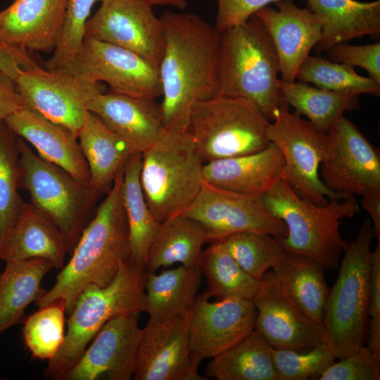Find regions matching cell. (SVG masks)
Masks as SVG:
<instances>
[{
	"label": "cell",
	"mask_w": 380,
	"mask_h": 380,
	"mask_svg": "<svg viewBox=\"0 0 380 380\" xmlns=\"http://www.w3.org/2000/svg\"><path fill=\"white\" fill-rule=\"evenodd\" d=\"M15 82L25 107L67 127L77 137L89 113V101L101 92L99 83L63 68L23 70Z\"/></svg>",
	"instance_id": "cell-12"
},
{
	"label": "cell",
	"mask_w": 380,
	"mask_h": 380,
	"mask_svg": "<svg viewBox=\"0 0 380 380\" xmlns=\"http://www.w3.org/2000/svg\"><path fill=\"white\" fill-rule=\"evenodd\" d=\"M265 6L256 15L270 35L277 52L281 80L296 81L297 72L321 39L322 23L308 8H300L292 0Z\"/></svg>",
	"instance_id": "cell-20"
},
{
	"label": "cell",
	"mask_w": 380,
	"mask_h": 380,
	"mask_svg": "<svg viewBox=\"0 0 380 380\" xmlns=\"http://www.w3.org/2000/svg\"><path fill=\"white\" fill-rule=\"evenodd\" d=\"M367 347L380 359V240L371 253Z\"/></svg>",
	"instance_id": "cell-44"
},
{
	"label": "cell",
	"mask_w": 380,
	"mask_h": 380,
	"mask_svg": "<svg viewBox=\"0 0 380 380\" xmlns=\"http://www.w3.org/2000/svg\"><path fill=\"white\" fill-rule=\"evenodd\" d=\"M208 243L199 265L208 284L205 293L217 300L237 298L253 300L260 289V281L241 267L221 241Z\"/></svg>",
	"instance_id": "cell-35"
},
{
	"label": "cell",
	"mask_w": 380,
	"mask_h": 380,
	"mask_svg": "<svg viewBox=\"0 0 380 380\" xmlns=\"http://www.w3.org/2000/svg\"><path fill=\"white\" fill-rule=\"evenodd\" d=\"M4 121L18 137L35 148L39 157L76 179L91 184L88 165L77 137L69 129L26 107Z\"/></svg>",
	"instance_id": "cell-23"
},
{
	"label": "cell",
	"mask_w": 380,
	"mask_h": 380,
	"mask_svg": "<svg viewBox=\"0 0 380 380\" xmlns=\"http://www.w3.org/2000/svg\"><path fill=\"white\" fill-rule=\"evenodd\" d=\"M62 68L90 82H104L115 92L152 99L162 95L157 67L133 51L89 37Z\"/></svg>",
	"instance_id": "cell-13"
},
{
	"label": "cell",
	"mask_w": 380,
	"mask_h": 380,
	"mask_svg": "<svg viewBox=\"0 0 380 380\" xmlns=\"http://www.w3.org/2000/svg\"><path fill=\"white\" fill-rule=\"evenodd\" d=\"M273 348L255 329L212 358L207 376L217 380H278Z\"/></svg>",
	"instance_id": "cell-33"
},
{
	"label": "cell",
	"mask_w": 380,
	"mask_h": 380,
	"mask_svg": "<svg viewBox=\"0 0 380 380\" xmlns=\"http://www.w3.org/2000/svg\"><path fill=\"white\" fill-rule=\"evenodd\" d=\"M86 36L133 51L159 69L165 46L163 25L143 0H104L89 18Z\"/></svg>",
	"instance_id": "cell-16"
},
{
	"label": "cell",
	"mask_w": 380,
	"mask_h": 380,
	"mask_svg": "<svg viewBox=\"0 0 380 380\" xmlns=\"http://www.w3.org/2000/svg\"><path fill=\"white\" fill-rule=\"evenodd\" d=\"M253 301L257 312L254 329L273 348L305 351L326 343L322 325L296 305L272 270L262 277Z\"/></svg>",
	"instance_id": "cell-17"
},
{
	"label": "cell",
	"mask_w": 380,
	"mask_h": 380,
	"mask_svg": "<svg viewBox=\"0 0 380 380\" xmlns=\"http://www.w3.org/2000/svg\"><path fill=\"white\" fill-rule=\"evenodd\" d=\"M104 0H68L61 34L52 56L44 64L46 69L62 68L80 51L86 36V25L91 8Z\"/></svg>",
	"instance_id": "cell-40"
},
{
	"label": "cell",
	"mask_w": 380,
	"mask_h": 380,
	"mask_svg": "<svg viewBox=\"0 0 380 380\" xmlns=\"http://www.w3.org/2000/svg\"><path fill=\"white\" fill-rule=\"evenodd\" d=\"M77 139L88 165L91 184L100 193L112 185L130 157L137 151L129 141L90 112Z\"/></svg>",
	"instance_id": "cell-27"
},
{
	"label": "cell",
	"mask_w": 380,
	"mask_h": 380,
	"mask_svg": "<svg viewBox=\"0 0 380 380\" xmlns=\"http://www.w3.org/2000/svg\"><path fill=\"white\" fill-rule=\"evenodd\" d=\"M141 153L136 151L123 170L122 201L128 227L129 258L146 267L150 248L160 222L151 211L140 182Z\"/></svg>",
	"instance_id": "cell-32"
},
{
	"label": "cell",
	"mask_w": 380,
	"mask_h": 380,
	"mask_svg": "<svg viewBox=\"0 0 380 380\" xmlns=\"http://www.w3.org/2000/svg\"><path fill=\"white\" fill-rule=\"evenodd\" d=\"M18 137L4 120L0 121V241L15 222L23 201L18 189Z\"/></svg>",
	"instance_id": "cell-38"
},
{
	"label": "cell",
	"mask_w": 380,
	"mask_h": 380,
	"mask_svg": "<svg viewBox=\"0 0 380 380\" xmlns=\"http://www.w3.org/2000/svg\"><path fill=\"white\" fill-rule=\"evenodd\" d=\"M209 299L205 292L196 296L189 327L191 350L203 358L214 357L254 330L257 314L253 300Z\"/></svg>",
	"instance_id": "cell-19"
},
{
	"label": "cell",
	"mask_w": 380,
	"mask_h": 380,
	"mask_svg": "<svg viewBox=\"0 0 380 380\" xmlns=\"http://www.w3.org/2000/svg\"><path fill=\"white\" fill-rule=\"evenodd\" d=\"M328 59L365 69L369 77L380 83V43L351 45L339 43L326 51Z\"/></svg>",
	"instance_id": "cell-43"
},
{
	"label": "cell",
	"mask_w": 380,
	"mask_h": 380,
	"mask_svg": "<svg viewBox=\"0 0 380 380\" xmlns=\"http://www.w3.org/2000/svg\"><path fill=\"white\" fill-rule=\"evenodd\" d=\"M0 361H1V357H0Z\"/></svg>",
	"instance_id": "cell-50"
},
{
	"label": "cell",
	"mask_w": 380,
	"mask_h": 380,
	"mask_svg": "<svg viewBox=\"0 0 380 380\" xmlns=\"http://www.w3.org/2000/svg\"><path fill=\"white\" fill-rule=\"evenodd\" d=\"M270 121L251 100L216 96L193 107L187 132L203 163L266 148Z\"/></svg>",
	"instance_id": "cell-8"
},
{
	"label": "cell",
	"mask_w": 380,
	"mask_h": 380,
	"mask_svg": "<svg viewBox=\"0 0 380 380\" xmlns=\"http://www.w3.org/2000/svg\"><path fill=\"white\" fill-rule=\"evenodd\" d=\"M206 243L205 231L196 220L182 213L171 215L160 222L148 252L146 271L156 272L177 262L199 267Z\"/></svg>",
	"instance_id": "cell-29"
},
{
	"label": "cell",
	"mask_w": 380,
	"mask_h": 380,
	"mask_svg": "<svg viewBox=\"0 0 380 380\" xmlns=\"http://www.w3.org/2000/svg\"><path fill=\"white\" fill-rule=\"evenodd\" d=\"M67 3L68 0H13L0 11V37L22 51L53 53Z\"/></svg>",
	"instance_id": "cell-21"
},
{
	"label": "cell",
	"mask_w": 380,
	"mask_h": 380,
	"mask_svg": "<svg viewBox=\"0 0 380 380\" xmlns=\"http://www.w3.org/2000/svg\"><path fill=\"white\" fill-rule=\"evenodd\" d=\"M296 80L336 91L379 96L380 83L357 74L353 67L309 55L301 64Z\"/></svg>",
	"instance_id": "cell-36"
},
{
	"label": "cell",
	"mask_w": 380,
	"mask_h": 380,
	"mask_svg": "<svg viewBox=\"0 0 380 380\" xmlns=\"http://www.w3.org/2000/svg\"><path fill=\"white\" fill-rule=\"evenodd\" d=\"M319 176L331 191L347 196L380 193V152L350 120L341 117L327 132Z\"/></svg>",
	"instance_id": "cell-11"
},
{
	"label": "cell",
	"mask_w": 380,
	"mask_h": 380,
	"mask_svg": "<svg viewBox=\"0 0 380 380\" xmlns=\"http://www.w3.org/2000/svg\"><path fill=\"white\" fill-rule=\"evenodd\" d=\"M6 263L0 272V334L17 324L27 306L45 293L41 284L53 267L44 258Z\"/></svg>",
	"instance_id": "cell-31"
},
{
	"label": "cell",
	"mask_w": 380,
	"mask_h": 380,
	"mask_svg": "<svg viewBox=\"0 0 380 380\" xmlns=\"http://www.w3.org/2000/svg\"><path fill=\"white\" fill-rule=\"evenodd\" d=\"M24 107L15 80L0 70V121Z\"/></svg>",
	"instance_id": "cell-47"
},
{
	"label": "cell",
	"mask_w": 380,
	"mask_h": 380,
	"mask_svg": "<svg viewBox=\"0 0 380 380\" xmlns=\"http://www.w3.org/2000/svg\"><path fill=\"white\" fill-rule=\"evenodd\" d=\"M284 158L270 142L264 149L203 165L204 180L216 186L245 194L262 195L282 177Z\"/></svg>",
	"instance_id": "cell-25"
},
{
	"label": "cell",
	"mask_w": 380,
	"mask_h": 380,
	"mask_svg": "<svg viewBox=\"0 0 380 380\" xmlns=\"http://www.w3.org/2000/svg\"><path fill=\"white\" fill-rule=\"evenodd\" d=\"M123 170L116 176L82 231L55 284L34 302L37 308L61 300L68 315L87 286L109 285L129 258L128 227L122 201Z\"/></svg>",
	"instance_id": "cell-2"
},
{
	"label": "cell",
	"mask_w": 380,
	"mask_h": 380,
	"mask_svg": "<svg viewBox=\"0 0 380 380\" xmlns=\"http://www.w3.org/2000/svg\"><path fill=\"white\" fill-rule=\"evenodd\" d=\"M155 99L101 91L89 101L88 110L141 153L165 130L160 106Z\"/></svg>",
	"instance_id": "cell-22"
},
{
	"label": "cell",
	"mask_w": 380,
	"mask_h": 380,
	"mask_svg": "<svg viewBox=\"0 0 380 380\" xmlns=\"http://www.w3.org/2000/svg\"><path fill=\"white\" fill-rule=\"evenodd\" d=\"M289 106L284 101L274 110L267 129L269 141L282 154L283 178L300 197L317 205L350 197L331 191L320 178L319 167L328 146L327 133L291 112Z\"/></svg>",
	"instance_id": "cell-10"
},
{
	"label": "cell",
	"mask_w": 380,
	"mask_h": 380,
	"mask_svg": "<svg viewBox=\"0 0 380 380\" xmlns=\"http://www.w3.org/2000/svg\"><path fill=\"white\" fill-rule=\"evenodd\" d=\"M139 314H122L108 321L63 380L133 379L141 332Z\"/></svg>",
	"instance_id": "cell-18"
},
{
	"label": "cell",
	"mask_w": 380,
	"mask_h": 380,
	"mask_svg": "<svg viewBox=\"0 0 380 380\" xmlns=\"http://www.w3.org/2000/svg\"><path fill=\"white\" fill-rule=\"evenodd\" d=\"M272 270L296 305L322 324L329 290L323 267L308 256L284 250Z\"/></svg>",
	"instance_id": "cell-28"
},
{
	"label": "cell",
	"mask_w": 380,
	"mask_h": 380,
	"mask_svg": "<svg viewBox=\"0 0 380 380\" xmlns=\"http://www.w3.org/2000/svg\"><path fill=\"white\" fill-rule=\"evenodd\" d=\"M203 165L187 131L165 129L141 152V186L158 222L183 213L192 203L204 182Z\"/></svg>",
	"instance_id": "cell-7"
},
{
	"label": "cell",
	"mask_w": 380,
	"mask_h": 380,
	"mask_svg": "<svg viewBox=\"0 0 380 380\" xmlns=\"http://www.w3.org/2000/svg\"><path fill=\"white\" fill-rule=\"evenodd\" d=\"M151 6H168L180 10H184L188 5V0H143Z\"/></svg>",
	"instance_id": "cell-49"
},
{
	"label": "cell",
	"mask_w": 380,
	"mask_h": 380,
	"mask_svg": "<svg viewBox=\"0 0 380 380\" xmlns=\"http://www.w3.org/2000/svg\"><path fill=\"white\" fill-rule=\"evenodd\" d=\"M200 267H179L160 274L147 272L144 309L149 319L163 320L191 310L202 279Z\"/></svg>",
	"instance_id": "cell-30"
},
{
	"label": "cell",
	"mask_w": 380,
	"mask_h": 380,
	"mask_svg": "<svg viewBox=\"0 0 380 380\" xmlns=\"http://www.w3.org/2000/svg\"><path fill=\"white\" fill-rule=\"evenodd\" d=\"M272 357L278 380L319 379L336 359L327 343L305 351L273 348Z\"/></svg>",
	"instance_id": "cell-41"
},
{
	"label": "cell",
	"mask_w": 380,
	"mask_h": 380,
	"mask_svg": "<svg viewBox=\"0 0 380 380\" xmlns=\"http://www.w3.org/2000/svg\"><path fill=\"white\" fill-rule=\"evenodd\" d=\"M331 365L319 380H379L380 359L367 346H362L353 353Z\"/></svg>",
	"instance_id": "cell-42"
},
{
	"label": "cell",
	"mask_w": 380,
	"mask_h": 380,
	"mask_svg": "<svg viewBox=\"0 0 380 380\" xmlns=\"http://www.w3.org/2000/svg\"><path fill=\"white\" fill-rule=\"evenodd\" d=\"M70 244L58 227L30 203L20 210L0 241V260L6 262L44 258L61 269Z\"/></svg>",
	"instance_id": "cell-24"
},
{
	"label": "cell",
	"mask_w": 380,
	"mask_h": 380,
	"mask_svg": "<svg viewBox=\"0 0 380 380\" xmlns=\"http://www.w3.org/2000/svg\"><path fill=\"white\" fill-rule=\"evenodd\" d=\"M362 206L370 217L374 235L380 240V193L363 196Z\"/></svg>",
	"instance_id": "cell-48"
},
{
	"label": "cell",
	"mask_w": 380,
	"mask_h": 380,
	"mask_svg": "<svg viewBox=\"0 0 380 380\" xmlns=\"http://www.w3.org/2000/svg\"><path fill=\"white\" fill-rule=\"evenodd\" d=\"M373 236L372 221L366 217L355 240L346 243L337 279L329 290L322 325L326 343L336 358L363 346L369 317Z\"/></svg>",
	"instance_id": "cell-6"
},
{
	"label": "cell",
	"mask_w": 380,
	"mask_h": 380,
	"mask_svg": "<svg viewBox=\"0 0 380 380\" xmlns=\"http://www.w3.org/2000/svg\"><path fill=\"white\" fill-rule=\"evenodd\" d=\"M39 66L30 52L13 48L0 37V70L15 80L23 70Z\"/></svg>",
	"instance_id": "cell-46"
},
{
	"label": "cell",
	"mask_w": 380,
	"mask_h": 380,
	"mask_svg": "<svg viewBox=\"0 0 380 380\" xmlns=\"http://www.w3.org/2000/svg\"><path fill=\"white\" fill-rule=\"evenodd\" d=\"M192 308L181 315L149 319L141 328L135 380H204L198 369L203 359L189 344Z\"/></svg>",
	"instance_id": "cell-15"
},
{
	"label": "cell",
	"mask_w": 380,
	"mask_h": 380,
	"mask_svg": "<svg viewBox=\"0 0 380 380\" xmlns=\"http://www.w3.org/2000/svg\"><path fill=\"white\" fill-rule=\"evenodd\" d=\"M283 0H217L214 27L220 34L248 20L261 8Z\"/></svg>",
	"instance_id": "cell-45"
},
{
	"label": "cell",
	"mask_w": 380,
	"mask_h": 380,
	"mask_svg": "<svg viewBox=\"0 0 380 380\" xmlns=\"http://www.w3.org/2000/svg\"><path fill=\"white\" fill-rule=\"evenodd\" d=\"M262 197L267 210L286 227V235L277 238L284 250L308 256L324 270L338 268L346 243L340 233L341 220L360 210L354 196L317 205L300 197L281 177Z\"/></svg>",
	"instance_id": "cell-4"
},
{
	"label": "cell",
	"mask_w": 380,
	"mask_h": 380,
	"mask_svg": "<svg viewBox=\"0 0 380 380\" xmlns=\"http://www.w3.org/2000/svg\"><path fill=\"white\" fill-rule=\"evenodd\" d=\"M278 86L284 101L299 115H305L319 130L327 133L346 111L359 108L358 94L322 89L308 83L286 82Z\"/></svg>",
	"instance_id": "cell-34"
},
{
	"label": "cell",
	"mask_w": 380,
	"mask_h": 380,
	"mask_svg": "<svg viewBox=\"0 0 380 380\" xmlns=\"http://www.w3.org/2000/svg\"><path fill=\"white\" fill-rule=\"evenodd\" d=\"M241 267L260 281L284 251L277 238L258 231H245L220 239Z\"/></svg>",
	"instance_id": "cell-39"
},
{
	"label": "cell",
	"mask_w": 380,
	"mask_h": 380,
	"mask_svg": "<svg viewBox=\"0 0 380 380\" xmlns=\"http://www.w3.org/2000/svg\"><path fill=\"white\" fill-rule=\"evenodd\" d=\"M165 46L159 65L165 129L187 131L194 106L217 96L221 34L191 12L165 11L160 17Z\"/></svg>",
	"instance_id": "cell-1"
},
{
	"label": "cell",
	"mask_w": 380,
	"mask_h": 380,
	"mask_svg": "<svg viewBox=\"0 0 380 380\" xmlns=\"http://www.w3.org/2000/svg\"><path fill=\"white\" fill-rule=\"evenodd\" d=\"M65 305L57 300L28 316L22 328L24 344L31 355L51 360L61 348L65 336Z\"/></svg>",
	"instance_id": "cell-37"
},
{
	"label": "cell",
	"mask_w": 380,
	"mask_h": 380,
	"mask_svg": "<svg viewBox=\"0 0 380 380\" xmlns=\"http://www.w3.org/2000/svg\"><path fill=\"white\" fill-rule=\"evenodd\" d=\"M182 213L203 227L208 243L245 231L265 232L277 238L287 234L285 224L267 210L262 195L234 192L205 180L196 198Z\"/></svg>",
	"instance_id": "cell-14"
},
{
	"label": "cell",
	"mask_w": 380,
	"mask_h": 380,
	"mask_svg": "<svg viewBox=\"0 0 380 380\" xmlns=\"http://www.w3.org/2000/svg\"><path fill=\"white\" fill-rule=\"evenodd\" d=\"M279 73L275 46L256 15L221 33L218 96L248 99L270 122L285 101L278 86Z\"/></svg>",
	"instance_id": "cell-3"
},
{
	"label": "cell",
	"mask_w": 380,
	"mask_h": 380,
	"mask_svg": "<svg viewBox=\"0 0 380 380\" xmlns=\"http://www.w3.org/2000/svg\"><path fill=\"white\" fill-rule=\"evenodd\" d=\"M18 148L19 188L25 189L30 203L58 227L72 251L90 221V212L100 192L35 154L20 137Z\"/></svg>",
	"instance_id": "cell-9"
},
{
	"label": "cell",
	"mask_w": 380,
	"mask_h": 380,
	"mask_svg": "<svg viewBox=\"0 0 380 380\" xmlns=\"http://www.w3.org/2000/svg\"><path fill=\"white\" fill-rule=\"evenodd\" d=\"M308 8L322 23V36L314 47L317 53L365 35L380 32V1L306 0Z\"/></svg>",
	"instance_id": "cell-26"
},
{
	"label": "cell",
	"mask_w": 380,
	"mask_h": 380,
	"mask_svg": "<svg viewBox=\"0 0 380 380\" xmlns=\"http://www.w3.org/2000/svg\"><path fill=\"white\" fill-rule=\"evenodd\" d=\"M146 274L145 266L128 258L109 285H89L80 293L68 314L63 343L48 361L44 378L63 380L98 331L111 318L144 312Z\"/></svg>",
	"instance_id": "cell-5"
}]
</instances>
